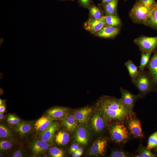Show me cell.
<instances>
[{
	"label": "cell",
	"instance_id": "obj_45",
	"mask_svg": "<svg viewBox=\"0 0 157 157\" xmlns=\"http://www.w3.org/2000/svg\"><path fill=\"white\" fill-rule=\"evenodd\" d=\"M154 149V150L155 151V152L156 153V154L157 155V146Z\"/></svg>",
	"mask_w": 157,
	"mask_h": 157
},
{
	"label": "cell",
	"instance_id": "obj_5",
	"mask_svg": "<svg viewBox=\"0 0 157 157\" xmlns=\"http://www.w3.org/2000/svg\"><path fill=\"white\" fill-rule=\"evenodd\" d=\"M106 123L101 112L97 109L91 115L87 125L91 131L100 133L104 129Z\"/></svg>",
	"mask_w": 157,
	"mask_h": 157
},
{
	"label": "cell",
	"instance_id": "obj_8",
	"mask_svg": "<svg viewBox=\"0 0 157 157\" xmlns=\"http://www.w3.org/2000/svg\"><path fill=\"white\" fill-rule=\"evenodd\" d=\"M107 144L106 139L100 137L97 139L92 144L88 151L90 156H101L105 155Z\"/></svg>",
	"mask_w": 157,
	"mask_h": 157
},
{
	"label": "cell",
	"instance_id": "obj_25",
	"mask_svg": "<svg viewBox=\"0 0 157 157\" xmlns=\"http://www.w3.org/2000/svg\"><path fill=\"white\" fill-rule=\"evenodd\" d=\"M119 0H112L104 6L106 14L116 15L117 5Z\"/></svg>",
	"mask_w": 157,
	"mask_h": 157
},
{
	"label": "cell",
	"instance_id": "obj_36",
	"mask_svg": "<svg viewBox=\"0 0 157 157\" xmlns=\"http://www.w3.org/2000/svg\"><path fill=\"white\" fill-rule=\"evenodd\" d=\"M24 151L21 149H19L15 151L12 156L13 157H22L25 156Z\"/></svg>",
	"mask_w": 157,
	"mask_h": 157
},
{
	"label": "cell",
	"instance_id": "obj_16",
	"mask_svg": "<svg viewBox=\"0 0 157 157\" xmlns=\"http://www.w3.org/2000/svg\"><path fill=\"white\" fill-rule=\"evenodd\" d=\"M146 68L148 69L155 83L157 91V49L154 52V54L149 59Z\"/></svg>",
	"mask_w": 157,
	"mask_h": 157
},
{
	"label": "cell",
	"instance_id": "obj_24",
	"mask_svg": "<svg viewBox=\"0 0 157 157\" xmlns=\"http://www.w3.org/2000/svg\"><path fill=\"white\" fill-rule=\"evenodd\" d=\"M106 26H118L121 23V21L116 15L106 14L104 16Z\"/></svg>",
	"mask_w": 157,
	"mask_h": 157
},
{
	"label": "cell",
	"instance_id": "obj_22",
	"mask_svg": "<svg viewBox=\"0 0 157 157\" xmlns=\"http://www.w3.org/2000/svg\"><path fill=\"white\" fill-rule=\"evenodd\" d=\"M145 25L157 30V3L151 10Z\"/></svg>",
	"mask_w": 157,
	"mask_h": 157
},
{
	"label": "cell",
	"instance_id": "obj_18",
	"mask_svg": "<svg viewBox=\"0 0 157 157\" xmlns=\"http://www.w3.org/2000/svg\"><path fill=\"white\" fill-rule=\"evenodd\" d=\"M68 110L67 108L57 107L50 108L47 113V115L54 119H62L67 115Z\"/></svg>",
	"mask_w": 157,
	"mask_h": 157
},
{
	"label": "cell",
	"instance_id": "obj_47",
	"mask_svg": "<svg viewBox=\"0 0 157 157\" xmlns=\"http://www.w3.org/2000/svg\"><path fill=\"white\" fill-rule=\"evenodd\" d=\"M124 0L125 1H126V0Z\"/></svg>",
	"mask_w": 157,
	"mask_h": 157
},
{
	"label": "cell",
	"instance_id": "obj_26",
	"mask_svg": "<svg viewBox=\"0 0 157 157\" xmlns=\"http://www.w3.org/2000/svg\"><path fill=\"white\" fill-rule=\"evenodd\" d=\"M138 154L134 156L135 157H156L157 155L151 151V150L146 147H144L142 144H140L138 148Z\"/></svg>",
	"mask_w": 157,
	"mask_h": 157
},
{
	"label": "cell",
	"instance_id": "obj_9",
	"mask_svg": "<svg viewBox=\"0 0 157 157\" xmlns=\"http://www.w3.org/2000/svg\"><path fill=\"white\" fill-rule=\"evenodd\" d=\"M120 90L121 94V99L122 101L132 110L137 101L142 97L140 94L138 95L133 94L129 90L121 87L120 88Z\"/></svg>",
	"mask_w": 157,
	"mask_h": 157
},
{
	"label": "cell",
	"instance_id": "obj_48",
	"mask_svg": "<svg viewBox=\"0 0 157 157\" xmlns=\"http://www.w3.org/2000/svg\"></svg>",
	"mask_w": 157,
	"mask_h": 157
},
{
	"label": "cell",
	"instance_id": "obj_31",
	"mask_svg": "<svg viewBox=\"0 0 157 157\" xmlns=\"http://www.w3.org/2000/svg\"><path fill=\"white\" fill-rule=\"evenodd\" d=\"M89 10L90 15L94 19H99L103 16L100 9L95 6H91L90 7Z\"/></svg>",
	"mask_w": 157,
	"mask_h": 157
},
{
	"label": "cell",
	"instance_id": "obj_37",
	"mask_svg": "<svg viewBox=\"0 0 157 157\" xmlns=\"http://www.w3.org/2000/svg\"><path fill=\"white\" fill-rule=\"evenodd\" d=\"M81 4L85 7H89L90 4V0H80Z\"/></svg>",
	"mask_w": 157,
	"mask_h": 157
},
{
	"label": "cell",
	"instance_id": "obj_7",
	"mask_svg": "<svg viewBox=\"0 0 157 157\" xmlns=\"http://www.w3.org/2000/svg\"><path fill=\"white\" fill-rule=\"evenodd\" d=\"M125 120L129 133L134 137L141 138L144 137L140 122L134 113L128 115Z\"/></svg>",
	"mask_w": 157,
	"mask_h": 157
},
{
	"label": "cell",
	"instance_id": "obj_15",
	"mask_svg": "<svg viewBox=\"0 0 157 157\" xmlns=\"http://www.w3.org/2000/svg\"><path fill=\"white\" fill-rule=\"evenodd\" d=\"M53 120L47 115L42 116L35 122L34 125L35 130L38 133H41L50 126Z\"/></svg>",
	"mask_w": 157,
	"mask_h": 157
},
{
	"label": "cell",
	"instance_id": "obj_3",
	"mask_svg": "<svg viewBox=\"0 0 157 157\" xmlns=\"http://www.w3.org/2000/svg\"><path fill=\"white\" fill-rule=\"evenodd\" d=\"M109 131L111 139L117 143H125L129 138V132L122 121L114 120L110 125Z\"/></svg>",
	"mask_w": 157,
	"mask_h": 157
},
{
	"label": "cell",
	"instance_id": "obj_30",
	"mask_svg": "<svg viewBox=\"0 0 157 157\" xmlns=\"http://www.w3.org/2000/svg\"><path fill=\"white\" fill-rule=\"evenodd\" d=\"M48 153L50 156L53 157H63L64 156L63 151L55 147L49 148V149Z\"/></svg>",
	"mask_w": 157,
	"mask_h": 157
},
{
	"label": "cell",
	"instance_id": "obj_21",
	"mask_svg": "<svg viewBox=\"0 0 157 157\" xmlns=\"http://www.w3.org/2000/svg\"><path fill=\"white\" fill-rule=\"evenodd\" d=\"M69 134L66 131L61 130L55 133L53 140L56 144L60 145H65L67 144L69 141Z\"/></svg>",
	"mask_w": 157,
	"mask_h": 157
},
{
	"label": "cell",
	"instance_id": "obj_38",
	"mask_svg": "<svg viewBox=\"0 0 157 157\" xmlns=\"http://www.w3.org/2000/svg\"><path fill=\"white\" fill-rule=\"evenodd\" d=\"M6 110V106L3 103L0 106V113H3Z\"/></svg>",
	"mask_w": 157,
	"mask_h": 157
},
{
	"label": "cell",
	"instance_id": "obj_29",
	"mask_svg": "<svg viewBox=\"0 0 157 157\" xmlns=\"http://www.w3.org/2000/svg\"><path fill=\"white\" fill-rule=\"evenodd\" d=\"M157 146V131L152 134L149 137L146 148L151 150Z\"/></svg>",
	"mask_w": 157,
	"mask_h": 157
},
{
	"label": "cell",
	"instance_id": "obj_1",
	"mask_svg": "<svg viewBox=\"0 0 157 157\" xmlns=\"http://www.w3.org/2000/svg\"><path fill=\"white\" fill-rule=\"evenodd\" d=\"M97 109L102 113L106 123L113 120L123 121L129 115L133 113L126 106L121 98L104 96L100 97L97 104Z\"/></svg>",
	"mask_w": 157,
	"mask_h": 157
},
{
	"label": "cell",
	"instance_id": "obj_35",
	"mask_svg": "<svg viewBox=\"0 0 157 157\" xmlns=\"http://www.w3.org/2000/svg\"><path fill=\"white\" fill-rule=\"evenodd\" d=\"M144 6L151 9L156 4L155 0H138Z\"/></svg>",
	"mask_w": 157,
	"mask_h": 157
},
{
	"label": "cell",
	"instance_id": "obj_34",
	"mask_svg": "<svg viewBox=\"0 0 157 157\" xmlns=\"http://www.w3.org/2000/svg\"><path fill=\"white\" fill-rule=\"evenodd\" d=\"M8 123L12 125H16L20 122L19 119L14 115L10 114L7 117Z\"/></svg>",
	"mask_w": 157,
	"mask_h": 157
},
{
	"label": "cell",
	"instance_id": "obj_13",
	"mask_svg": "<svg viewBox=\"0 0 157 157\" xmlns=\"http://www.w3.org/2000/svg\"><path fill=\"white\" fill-rule=\"evenodd\" d=\"M90 137L89 133L85 127L81 124L78 126L74 138L79 144L85 145L87 144Z\"/></svg>",
	"mask_w": 157,
	"mask_h": 157
},
{
	"label": "cell",
	"instance_id": "obj_46",
	"mask_svg": "<svg viewBox=\"0 0 157 157\" xmlns=\"http://www.w3.org/2000/svg\"><path fill=\"white\" fill-rule=\"evenodd\" d=\"M82 154H81L77 153L76 157H80L81 156Z\"/></svg>",
	"mask_w": 157,
	"mask_h": 157
},
{
	"label": "cell",
	"instance_id": "obj_40",
	"mask_svg": "<svg viewBox=\"0 0 157 157\" xmlns=\"http://www.w3.org/2000/svg\"><path fill=\"white\" fill-rule=\"evenodd\" d=\"M112 0H102L101 4L104 6L106 3L111 1Z\"/></svg>",
	"mask_w": 157,
	"mask_h": 157
},
{
	"label": "cell",
	"instance_id": "obj_14",
	"mask_svg": "<svg viewBox=\"0 0 157 157\" xmlns=\"http://www.w3.org/2000/svg\"><path fill=\"white\" fill-rule=\"evenodd\" d=\"M49 148V143L42 140H35L31 146V149L33 155H42L46 152Z\"/></svg>",
	"mask_w": 157,
	"mask_h": 157
},
{
	"label": "cell",
	"instance_id": "obj_17",
	"mask_svg": "<svg viewBox=\"0 0 157 157\" xmlns=\"http://www.w3.org/2000/svg\"><path fill=\"white\" fill-rule=\"evenodd\" d=\"M119 31L117 26H106L96 33L97 36L100 37L111 38L116 36Z\"/></svg>",
	"mask_w": 157,
	"mask_h": 157
},
{
	"label": "cell",
	"instance_id": "obj_10",
	"mask_svg": "<svg viewBox=\"0 0 157 157\" xmlns=\"http://www.w3.org/2000/svg\"><path fill=\"white\" fill-rule=\"evenodd\" d=\"M92 111L91 108L85 107L75 110L73 115L77 122L83 126L87 125Z\"/></svg>",
	"mask_w": 157,
	"mask_h": 157
},
{
	"label": "cell",
	"instance_id": "obj_32",
	"mask_svg": "<svg viewBox=\"0 0 157 157\" xmlns=\"http://www.w3.org/2000/svg\"><path fill=\"white\" fill-rule=\"evenodd\" d=\"M13 146L12 142L7 139H2L0 141V149L1 151H6L11 149Z\"/></svg>",
	"mask_w": 157,
	"mask_h": 157
},
{
	"label": "cell",
	"instance_id": "obj_19",
	"mask_svg": "<svg viewBox=\"0 0 157 157\" xmlns=\"http://www.w3.org/2000/svg\"><path fill=\"white\" fill-rule=\"evenodd\" d=\"M62 124L69 132L73 133L76 130L77 127V122L73 115H68L62 119Z\"/></svg>",
	"mask_w": 157,
	"mask_h": 157
},
{
	"label": "cell",
	"instance_id": "obj_11",
	"mask_svg": "<svg viewBox=\"0 0 157 157\" xmlns=\"http://www.w3.org/2000/svg\"><path fill=\"white\" fill-rule=\"evenodd\" d=\"M60 126L58 122L53 121L45 131L40 133L41 139L48 143H52L54 135Z\"/></svg>",
	"mask_w": 157,
	"mask_h": 157
},
{
	"label": "cell",
	"instance_id": "obj_2",
	"mask_svg": "<svg viewBox=\"0 0 157 157\" xmlns=\"http://www.w3.org/2000/svg\"><path fill=\"white\" fill-rule=\"evenodd\" d=\"M134 84L142 96L156 89L155 83L149 72L144 70L139 71Z\"/></svg>",
	"mask_w": 157,
	"mask_h": 157
},
{
	"label": "cell",
	"instance_id": "obj_33",
	"mask_svg": "<svg viewBox=\"0 0 157 157\" xmlns=\"http://www.w3.org/2000/svg\"><path fill=\"white\" fill-rule=\"evenodd\" d=\"M111 157H127L130 156L129 154L119 150L112 151L110 155Z\"/></svg>",
	"mask_w": 157,
	"mask_h": 157
},
{
	"label": "cell",
	"instance_id": "obj_12",
	"mask_svg": "<svg viewBox=\"0 0 157 157\" xmlns=\"http://www.w3.org/2000/svg\"><path fill=\"white\" fill-rule=\"evenodd\" d=\"M85 29L93 33H97L101 30L105 25L104 16L98 19H90L85 22Z\"/></svg>",
	"mask_w": 157,
	"mask_h": 157
},
{
	"label": "cell",
	"instance_id": "obj_23",
	"mask_svg": "<svg viewBox=\"0 0 157 157\" xmlns=\"http://www.w3.org/2000/svg\"><path fill=\"white\" fill-rule=\"evenodd\" d=\"M133 83L134 84L139 71L138 67L131 60H129L125 63Z\"/></svg>",
	"mask_w": 157,
	"mask_h": 157
},
{
	"label": "cell",
	"instance_id": "obj_27",
	"mask_svg": "<svg viewBox=\"0 0 157 157\" xmlns=\"http://www.w3.org/2000/svg\"><path fill=\"white\" fill-rule=\"evenodd\" d=\"M0 138L1 139L13 140L14 135L11 131L6 127L0 125Z\"/></svg>",
	"mask_w": 157,
	"mask_h": 157
},
{
	"label": "cell",
	"instance_id": "obj_42",
	"mask_svg": "<svg viewBox=\"0 0 157 157\" xmlns=\"http://www.w3.org/2000/svg\"><path fill=\"white\" fill-rule=\"evenodd\" d=\"M77 152L76 151L72 153V156L73 157H76Z\"/></svg>",
	"mask_w": 157,
	"mask_h": 157
},
{
	"label": "cell",
	"instance_id": "obj_4",
	"mask_svg": "<svg viewBox=\"0 0 157 157\" xmlns=\"http://www.w3.org/2000/svg\"><path fill=\"white\" fill-rule=\"evenodd\" d=\"M151 10L138 0L131 10L129 15L135 23L144 24L149 16Z\"/></svg>",
	"mask_w": 157,
	"mask_h": 157
},
{
	"label": "cell",
	"instance_id": "obj_41",
	"mask_svg": "<svg viewBox=\"0 0 157 157\" xmlns=\"http://www.w3.org/2000/svg\"><path fill=\"white\" fill-rule=\"evenodd\" d=\"M78 153L83 154V150L82 148H79L77 151H76Z\"/></svg>",
	"mask_w": 157,
	"mask_h": 157
},
{
	"label": "cell",
	"instance_id": "obj_20",
	"mask_svg": "<svg viewBox=\"0 0 157 157\" xmlns=\"http://www.w3.org/2000/svg\"><path fill=\"white\" fill-rule=\"evenodd\" d=\"M33 124L31 122H20L15 125L14 130L21 136L28 133L32 128Z\"/></svg>",
	"mask_w": 157,
	"mask_h": 157
},
{
	"label": "cell",
	"instance_id": "obj_43",
	"mask_svg": "<svg viewBox=\"0 0 157 157\" xmlns=\"http://www.w3.org/2000/svg\"><path fill=\"white\" fill-rule=\"evenodd\" d=\"M4 117V115L3 114V113H0V120H2L3 119Z\"/></svg>",
	"mask_w": 157,
	"mask_h": 157
},
{
	"label": "cell",
	"instance_id": "obj_6",
	"mask_svg": "<svg viewBox=\"0 0 157 157\" xmlns=\"http://www.w3.org/2000/svg\"><path fill=\"white\" fill-rule=\"evenodd\" d=\"M134 42L142 52H154L157 49V36H141L135 39Z\"/></svg>",
	"mask_w": 157,
	"mask_h": 157
},
{
	"label": "cell",
	"instance_id": "obj_39",
	"mask_svg": "<svg viewBox=\"0 0 157 157\" xmlns=\"http://www.w3.org/2000/svg\"><path fill=\"white\" fill-rule=\"evenodd\" d=\"M79 148V147L77 143H75V145L72 150L71 153L77 151Z\"/></svg>",
	"mask_w": 157,
	"mask_h": 157
},
{
	"label": "cell",
	"instance_id": "obj_28",
	"mask_svg": "<svg viewBox=\"0 0 157 157\" xmlns=\"http://www.w3.org/2000/svg\"><path fill=\"white\" fill-rule=\"evenodd\" d=\"M151 53V52L142 53L140 65L139 67V71L144 70L148 64Z\"/></svg>",
	"mask_w": 157,
	"mask_h": 157
},
{
	"label": "cell",
	"instance_id": "obj_44",
	"mask_svg": "<svg viewBox=\"0 0 157 157\" xmlns=\"http://www.w3.org/2000/svg\"><path fill=\"white\" fill-rule=\"evenodd\" d=\"M4 102V101L2 99H0V105H1Z\"/></svg>",
	"mask_w": 157,
	"mask_h": 157
}]
</instances>
